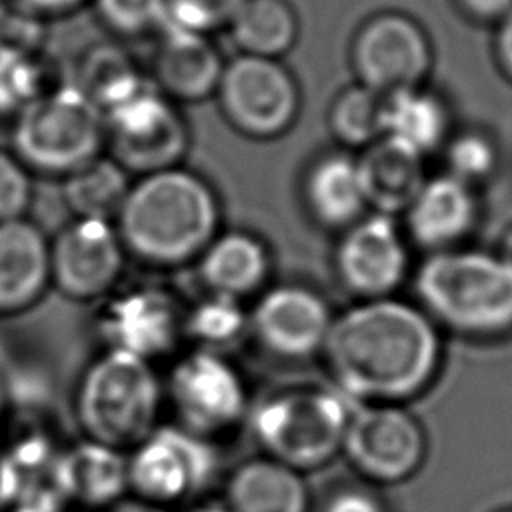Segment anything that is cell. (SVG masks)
<instances>
[{
  "instance_id": "1",
  "label": "cell",
  "mask_w": 512,
  "mask_h": 512,
  "mask_svg": "<svg viewBox=\"0 0 512 512\" xmlns=\"http://www.w3.org/2000/svg\"><path fill=\"white\" fill-rule=\"evenodd\" d=\"M322 358L352 402L406 404L436 380L444 344L418 304L388 296L358 300L336 314Z\"/></svg>"
},
{
  "instance_id": "2",
  "label": "cell",
  "mask_w": 512,
  "mask_h": 512,
  "mask_svg": "<svg viewBox=\"0 0 512 512\" xmlns=\"http://www.w3.org/2000/svg\"><path fill=\"white\" fill-rule=\"evenodd\" d=\"M114 226L128 258L176 270L194 264L222 230V206L206 178L172 166L130 184Z\"/></svg>"
},
{
  "instance_id": "3",
  "label": "cell",
  "mask_w": 512,
  "mask_h": 512,
  "mask_svg": "<svg viewBox=\"0 0 512 512\" xmlns=\"http://www.w3.org/2000/svg\"><path fill=\"white\" fill-rule=\"evenodd\" d=\"M412 282L418 306L440 330L470 338L512 332V264L498 252L464 246L432 252Z\"/></svg>"
},
{
  "instance_id": "4",
  "label": "cell",
  "mask_w": 512,
  "mask_h": 512,
  "mask_svg": "<svg viewBox=\"0 0 512 512\" xmlns=\"http://www.w3.org/2000/svg\"><path fill=\"white\" fill-rule=\"evenodd\" d=\"M164 382L156 364L100 348L72 388V414L80 438L130 452L162 422Z\"/></svg>"
},
{
  "instance_id": "5",
  "label": "cell",
  "mask_w": 512,
  "mask_h": 512,
  "mask_svg": "<svg viewBox=\"0 0 512 512\" xmlns=\"http://www.w3.org/2000/svg\"><path fill=\"white\" fill-rule=\"evenodd\" d=\"M352 410L336 386L296 384L254 400L246 422L264 456L306 474L342 452Z\"/></svg>"
},
{
  "instance_id": "6",
  "label": "cell",
  "mask_w": 512,
  "mask_h": 512,
  "mask_svg": "<svg viewBox=\"0 0 512 512\" xmlns=\"http://www.w3.org/2000/svg\"><path fill=\"white\" fill-rule=\"evenodd\" d=\"M104 114L74 86H56L28 102L12 124V152L32 172L64 178L102 154Z\"/></svg>"
},
{
  "instance_id": "7",
  "label": "cell",
  "mask_w": 512,
  "mask_h": 512,
  "mask_svg": "<svg viewBox=\"0 0 512 512\" xmlns=\"http://www.w3.org/2000/svg\"><path fill=\"white\" fill-rule=\"evenodd\" d=\"M162 382L174 424L192 434L216 442L248 420V384L224 352L190 348L176 354Z\"/></svg>"
},
{
  "instance_id": "8",
  "label": "cell",
  "mask_w": 512,
  "mask_h": 512,
  "mask_svg": "<svg viewBox=\"0 0 512 512\" xmlns=\"http://www.w3.org/2000/svg\"><path fill=\"white\" fill-rule=\"evenodd\" d=\"M96 306L94 332L104 350L156 364L174 358L184 342L186 304L166 286H118Z\"/></svg>"
},
{
  "instance_id": "9",
  "label": "cell",
  "mask_w": 512,
  "mask_h": 512,
  "mask_svg": "<svg viewBox=\"0 0 512 512\" xmlns=\"http://www.w3.org/2000/svg\"><path fill=\"white\" fill-rule=\"evenodd\" d=\"M220 468L216 442L160 424L128 452L130 494L172 508L198 500L214 482Z\"/></svg>"
},
{
  "instance_id": "10",
  "label": "cell",
  "mask_w": 512,
  "mask_h": 512,
  "mask_svg": "<svg viewBox=\"0 0 512 512\" xmlns=\"http://www.w3.org/2000/svg\"><path fill=\"white\" fill-rule=\"evenodd\" d=\"M342 454L366 480L400 484L422 468L428 436L404 404H360L348 420Z\"/></svg>"
},
{
  "instance_id": "11",
  "label": "cell",
  "mask_w": 512,
  "mask_h": 512,
  "mask_svg": "<svg viewBox=\"0 0 512 512\" xmlns=\"http://www.w3.org/2000/svg\"><path fill=\"white\" fill-rule=\"evenodd\" d=\"M108 156L128 174L180 166L188 152V126L174 102L146 88L104 114Z\"/></svg>"
},
{
  "instance_id": "12",
  "label": "cell",
  "mask_w": 512,
  "mask_h": 512,
  "mask_svg": "<svg viewBox=\"0 0 512 512\" xmlns=\"http://www.w3.org/2000/svg\"><path fill=\"white\" fill-rule=\"evenodd\" d=\"M214 94L230 126L252 138L286 132L300 106L292 74L276 58L250 54L224 62Z\"/></svg>"
},
{
  "instance_id": "13",
  "label": "cell",
  "mask_w": 512,
  "mask_h": 512,
  "mask_svg": "<svg viewBox=\"0 0 512 512\" xmlns=\"http://www.w3.org/2000/svg\"><path fill=\"white\" fill-rule=\"evenodd\" d=\"M336 312L300 282L270 284L248 308V336L272 358L304 362L322 356Z\"/></svg>"
},
{
  "instance_id": "14",
  "label": "cell",
  "mask_w": 512,
  "mask_h": 512,
  "mask_svg": "<svg viewBox=\"0 0 512 512\" xmlns=\"http://www.w3.org/2000/svg\"><path fill=\"white\" fill-rule=\"evenodd\" d=\"M50 288L72 302L98 304L120 286L128 254L114 222L72 218L50 238Z\"/></svg>"
},
{
  "instance_id": "15",
  "label": "cell",
  "mask_w": 512,
  "mask_h": 512,
  "mask_svg": "<svg viewBox=\"0 0 512 512\" xmlns=\"http://www.w3.org/2000/svg\"><path fill=\"white\" fill-rule=\"evenodd\" d=\"M340 286L358 300L394 296L410 274V250L394 216L366 212L344 228L334 250Z\"/></svg>"
},
{
  "instance_id": "16",
  "label": "cell",
  "mask_w": 512,
  "mask_h": 512,
  "mask_svg": "<svg viewBox=\"0 0 512 512\" xmlns=\"http://www.w3.org/2000/svg\"><path fill=\"white\" fill-rule=\"evenodd\" d=\"M354 62L364 86L390 94L420 86L430 68V44L408 16L382 14L360 30Z\"/></svg>"
},
{
  "instance_id": "17",
  "label": "cell",
  "mask_w": 512,
  "mask_h": 512,
  "mask_svg": "<svg viewBox=\"0 0 512 512\" xmlns=\"http://www.w3.org/2000/svg\"><path fill=\"white\" fill-rule=\"evenodd\" d=\"M480 216L474 186L444 174L426 178L406 208L408 236L420 248L442 252L462 246Z\"/></svg>"
},
{
  "instance_id": "18",
  "label": "cell",
  "mask_w": 512,
  "mask_h": 512,
  "mask_svg": "<svg viewBox=\"0 0 512 512\" xmlns=\"http://www.w3.org/2000/svg\"><path fill=\"white\" fill-rule=\"evenodd\" d=\"M194 268L204 292L248 302L270 286L274 260L268 244L254 232L222 228Z\"/></svg>"
},
{
  "instance_id": "19",
  "label": "cell",
  "mask_w": 512,
  "mask_h": 512,
  "mask_svg": "<svg viewBox=\"0 0 512 512\" xmlns=\"http://www.w3.org/2000/svg\"><path fill=\"white\" fill-rule=\"evenodd\" d=\"M48 244L28 218L0 222V318L28 312L50 290Z\"/></svg>"
},
{
  "instance_id": "20",
  "label": "cell",
  "mask_w": 512,
  "mask_h": 512,
  "mask_svg": "<svg viewBox=\"0 0 512 512\" xmlns=\"http://www.w3.org/2000/svg\"><path fill=\"white\" fill-rule=\"evenodd\" d=\"M58 482L66 504L82 512H102L130 494L128 452L78 438L62 446Z\"/></svg>"
},
{
  "instance_id": "21",
  "label": "cell",
  "mask_w": 512,
  "mask_h": 512,
  "mask_svg": "<svg viewBox=\"0 0 512 512\" xmlns=\"http://www.w3.org/2000/svg\"><path fill=\"white\" fill-rule=\"evenodd\" d=\"M158 34L152 70L160 94L172 102H198L212 96L224 60L210 36L176 28H162Z\"/></svg>"
},
{
  "instance_id": "22",
  "label": "cell",
  "mask_w": 512,
  "mask_h": 512,
  "mask_svg": "<svg viewBox=\"0 0 512 512\" xmlns=\"http://www.w3.org/2000/svg\"><path fill=\"white\" fill-rule=\"evenodd\" d=\"M222 500L232 512H310L312 508L306 474L264 454L230 470Z\"/></svg>"
},
{
  "instance_id": "23",
  "label": "cell",
  "mask_w": 512,
  "mask_h": 512,
  "mask_svg": "<svg viewBox=\"0 0 512 512\" xmlns=\"http://www.w3.org/2000/svg\"><path fill=\"white\" fill-rule=\"evenodd\" d=\"M310 214L328 228H348L368 210L360 162L336 152L320 158L304 182Z\"/></svg>"
},
{
  "instance_id": "24",
  "label": "cell",
  "mask_w": 512,
  "mask_h": 512,
  "mask_svg": "<svg viewBox=\"0 0 512 512\" xmlns=\"http://www.w3.org/2000/svg\"><path fill=\"white\" fill-rule=\"evenodd\" d=\"M446 130L448 112L436 94L420 86L384 94L380 138L424 158L444 142Z\"/></svg>"
},
{
  "instance_id": "25",
  "label": "cell",
  "mask_w": 512,
  "mask_h": 512,
  "mask_svg": "<svg viewBox=\"0 0 512 512\" xmlns=\"http://www.w3.org/2000/svg\"><path fill=\"white\" fill-rule=\"evenodd\" d=\"M368 208L394 216L406 212L422 184L426 182L422 158L380 138L368 146L358 160Z\"/></svg>"
},
{
  "instance_id": "26",
  "label": "cell",
  "mask_w": 512,
  "mask_h": 512,
  "mask_svg": "<svg viewBox=\"0 0 512 512\" xmlns=\"http://www.w3.org/2000/svg\"><path fill=\"white\" fill-rule=\"evenodd\" d=\"M130 184V174L100 154L62 178V198L74 218L114 222Z\"/></svg>"
},
{
  "instance_id": "27",
  "label": "cell",
  "mask_w": 512,
  "mask_h": 512,
  "mask_svg": "<svg viewBox=\"0 0 512 512\" xmlns=\"http://www.w3.org/2000/svg\"><path fill=\"white\" fill-rule=\"evenodd\" d=\"M74 86L102 114L148 88L132 56L116 44L92 46L80 60Z\"/></svg>"
},
{
  "instance_id": "28",
  "label": "cell",
  "mask_w": 512,
  "mask_h": 512,
  "mask_svg": "<svg viewBox=\"0 0 512 512\" xmlns=\"http://www.w3.org/2000/svg\"><path fill=\"white\" fill-rule=\"evenodd\" d=\"M228 32L240 54L278 60L298 36V18L288 0H244Z\"/></svg>"
},
{
  "instance_id": "29",
  "label": "cell",
  "mask_w": 512,
  "mask_h": 512,
  "mask_svg": "<svg viewBox=\"0 0 512 512\" xmlns=\"http://www.w3.org/2000/svg\"><path fill=\"white\" fill-rule=\"evenodd\" d=\"M248 302L202 292V296L186 304L184 310V342L192 348L224 352L248 334Z\"/></svg>"
},
{
  "instance_id": "30",
  "label": "cell",
  "mask_w": 512,
  "mask_h": 512,
  "mask_svg": "<svg viewBox=\"0 0 512 512\" xmlns=\"http://www.w3.org/2000/svg\"><path fill=\"white\" fill-rule=\"evenodd\" d=\"M384 94L358 84L344 90L330 114L336 136L352 146H370L382 136Z\"/></svg>"
},
{
  "instance_id": "31",
  "label": "cell",
  "mask_w": 512,
  "mask_h": 512,
  "mask_svg": "<svg viewBox=\"0 0 512 512\" xmlns=\"http://www.w3.org/2000/svg\"><path fill=\"white\" fill-rule=\"evenodd\" d=\"M42 68L36 56L0 52V116H16L42 92Z\"/></svg>"
},
{
  "instance_id": "32",
  "label": "cell",
  "mask_w": 512,
  "mask_h": 512,
  "mask_svg": "<svg viewBox=\"0 0 512 512\" xmlns=\"http://www.w3.org/2000/svg\"><path fill=\"white\" fill-rule=\"evenodd\" d=\"M242 4L244 0H166L162 28L208 36L218 28H228Z\"/></svg>"
},
{
  "instance_id": "33",
  "label": "cell",
  "mask_w": 512,
  "mask_h": 512,
  "mask_svg": "<svg viewBox=\"0 0 512 512\" xmlns=\"http://www.w3.org/2000/svg\"><path fill=\"white\" fill-rule=\"evenodd\" d=\"M100 20L124 36L158 32L164 22L166 0H92Z\"/></svg>"
},
{
  "instance_id": "34",
  "label": "cell",
  "mask_w": 512,
  "mask_h": 512,
  "mask_svg": "<svg viewBox=\"0 0 512 512\" xmlns=\"http://www.w3.org/2000/svg\"><path fill=\"white\" fill-rule=\"evenodd\" d=\"M446 162L450 176L476 186L494 172L496 146L480 132H464L448 142Z\"/></svg>"
},
{
  "instance_id": "35",
  "label": "cell",
  "mask_w": 512,
  "mask_h": 512,
  "mask_svg": "<svg viewBox=\"0 0 512 512\" xmlns=\"http://www.w3.org/2000/svg\"><path fill=\"white\" fill-rule=\"evenodd\" d=\"M44 20L4 0L0 4V52L36 56L44 44Z\"/></svg>"
},
{
  "instance_id": "36",
  "label": "cell",
  "mask_w": 512,
  "mask_h": 512,
  "mask_svg": "<svg viewBox=\"0 0 512 512\" xmlns=\"http://www.w3.org/2000/svg\"><path fill=\"white\" fill-rule=\"evenodd\" d=\"M32 202L30 170L14 152L0 150V222L26 218Z\"/></svg>"
},
{
  "instance_id": "37",
  "label": "cell",
  "mask_w": 512,
  "mask_h": 512,
  "mask_svg": "<svg viewBox=\"0 0 512 512\" xmlns=\"http://www.w3.org/2000/svg\"><path fill=\"white\" fill-rule=\"evenodd\" d=\"M320 512H388L384 502L364 488H342L334 492Z\"/></svg>"
},
{
  "instance_id": "38",
  "label": "cell",
  "mask_w": 512,
  "mask_h": 512,
  "mask_svg": "<svg viewBox=\"0 0 512 512\" xmlns=\"http://www.w3.org/2000/svg\"><path fill=\"white\" fill-rule=\"evenodd\" d=\"M8 2H12V4L20 6L22 10H28L40 18H46V16L70 12L86 0H8Z\"/></svg>"
},
{
  "instance_id": "39",
  "label": "cell",
  "mask_w": 512,
  "mask_h": 512,
  "mask_svg": "<svg viewBox=\"0 0 512 512\" xmlns=\"http://www.w3.org/2000/svg\"><path fill=\"white\" fill-rule=\"evenodd\" d=\"M102 512H172V508H166V506L142 500V498H138L134 494H126L122 500L114 502L112 506H108Z\"/></svg>"
},
{
  "instance_id": "40",
  "label": "cell",
  "mask_w": 512,
  "mask_h": 512,
  "mask_svg": "<svg viewBox=\"0 0 512 512\" xmlns=\"http://www.w3.org/2000/svg\"><path fill=\"white\" fill-rule=\"evenodd\" d=\"M464 6L480 18L504 16L512 10V0H462Z\"/></svg>"
},
{
  "instance_id": "41",
  "label": "cell",
  "mask_w": 512,
  "mask_h": 512,
  "mask_svg": "<svg viewBox=\"0 0 512 512\" xmlns=\"http://www.w3.org/2000/svg\"><path fill=\"white\" fill-rule=\"evenodd\" d=\"M498 54L502 64L512 74V10L502 16V24L498 30Z\"/></svg>"
},
{
  "instance_id": "42",
  "label": "cell",
  "mask_w": 512,
  "mask_h": 512,
  "mask_svg": "<svg viewBox=\"0 0 512 512\" xmlns=\"http://www.w3.org/2000/svg\"><path fill=\"white\" fill-rule=\"evenodd\" d=\"M8 508H12V482L8 462L0 446V512H6Z\"/></svg>"
},
{
  "instance_id": "43",
  "label": "cell",
  "mask_w": 512,
  "mask_h": 512,
  "mask_svg": "<svg viewBox=\"0 0 512 512\" xmlns=\"http://www.w3.org/2000/svg\"><path fill=\"white\" fill-rule=\"evenodd\" d=\"M188 512H232L224 500H200V502H194Z\"/></svg>"
},
{
  "instance_id": "44",
  "label": "cell",
  "mask_w": 512,
  "mask_h": 512,
  "mask_svg": "<svg viewBox=\"0 0 512 512\" xmlns=\"http://www.w3.org/2000/svg\"><path fill=\"white\" fill-rule=\"evenodd\" d=\"M504 260H508L512 264V224L504 230L502 238H500V246L496 250Z\"/></svg>"
},
{
  "instance_id": "45",
  "label": "cell",
  "mask_w": 512,
  "mask_h": 512,
  "mask_svg": "<svg viewBox=\"0 0 512 512\" xmlns=\"http://www.w3.org/2000/svg\"><path fill=\"white\" fill-rule=\"evenodd\" d=\"M8 410H10V396H8V390H6V382L0 376V426L8 416Z\"/></svg>"
},
{
  "instance_id": "46",
  "label": "cell",
  "mask_w": 512,
  "mask_h": 512,
  "mask_svg": "<svg viewBox=\"0 0 512 512\" xmlns=\"http://www.w3.org/2000/svg\"><path fill=\"white\" fill-rule=\"evenodd\" d=\"M6 512H32V510H24V508H8Z\"/></svg>"
},
{
  "instance_id": "47",
  "label": "cell",
  "mask_w": 512,
  "mask_h": 512,
  "mask_svg": "<svg viewBox=\"0 0 512 512\" xmlns=\"http://www.w3.org/2000/svg\"><path fill=\"white\" fill-rule=\"evenodd\" d=\"M498 512H512V506H510V508H502V510H498Z\"/></svg>"
},
{
  "instance_id": "48",
  "label": "cell",
  "mask_w": 512,
  "mask_h": 512,
  "mask_svg": "<svg viewBox=\"0 0 512 512\" xmlns=\"http://www.w3.org/2000/svg\"><path fill=\"white\" fill-rule=\"evenodd\" d=\"M2 2H4V0H0V4H2Z\"/></svg>"
},
{
  "instance_id": "49",
  "label": "cell",
  "mask_w": 512,
  "mask_h": 512,
  "mask_svg": "<svg viewBox=\"0 0 512 512\" xmlns=\"http://www.w3.org/2000/svg\"><path fill=\"white\" fill-rule=\"evenodd\" d=\"M78 512H82V510H78Z\"/></svg>"
}]
</instances>
